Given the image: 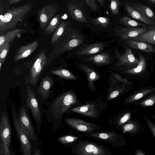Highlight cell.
Here are the masks:
<instances>
[{
    "label": "cell",
    "instance_id": "41",
    "mask_svg": "<svg viewBox=\"0 0 155 155\" xmlns=\"http://www.w3.org/2000/svg\"><path fill=\"white\" fill-rule=\"evenodd\" d=\"M130 112H127L123 114L118 121L119 125H122L130 120L131 118Z\"/></svg>",
    "mask_w": 155,
    "mask_h": 155
},
{
    "label": "cell",
    "instance_id": "37",
    "mask_svg": "<svg viewBox=\"0 0 155 155\" xmlns=\"http://www.w3.org/2000/svg\"><path fill=\"white\" fill-rule=\"evenodd\" d=\"M110 8L112 14L117 15L119 13V7L121 5L120 0H110Z\"/></svg>",
    "mask_w": 155,
    "mask_h": 155
},
{
    "label": "cell",
    "instance_id": "16",
    "mask_svg": "<svg viewBox=\"0 0 155 155\" xmlns=\"http://www.w3.org/2000/svg\"><path fill=\"white\" fill-rule=\"evenodd\" d=\"M38 44V41L36 40L25 45L20 46L16 51L14 61H17L29 56L37 48Z\"/></svg>",
    "mask_w": 155,
    "mask_h": 155
},
{
    "label": "cell",
    "instance_id": "24",
    "mask_svg": "<svg viewBox=\"0 0 155 155\" xmlns=\"http://www.w3.org/2000/svg\"><path fill=\"white\" fill-rule=\"evenodd\" d=\"M70 39L64 45L65 50L68 51L77 48L84 41L83 36L76 32L71 34Z\"/></svg>",
    "mask_w": 155,
    "mask_h": 155
},
{
    "label": "cell",
    "instance_id": "20",
    "mask_svg": "<svg viewBox=\"0 0 155 155\" xmlns=\"http://www.w3.org/2000/svg\"><path fill=\"white\" fill-rule=\"evenodd\" d=\"M125 43L129 47L132 48L141 50L148 53H155V49L150 44L130 39L125 40Z\"/></svg>",
    "mask_w": 155,
    "mask_h": 155
},
{
    "label": "cell",
    "instance_id": "4",
    "mask_svg": "<svg viewBox=\"0 0 155 155\" xmlns=\"http://www.w3.org/2000/svg\"><path fill=\"white\" fill-rule=\"evenodd\" d=\"M75 152L81 155H105L107 150L103 146L87 141H80L75 146Z\"/></svg>",
    "mask_w": 155,
    "mask_h": 155
},
{
    "label": "cell",
    "instance_id": "31",
    "mask_svg": "<svg viewBox=\"0 0 155 155\" xmlns=\"http://www.w3.org/2000/svg\"><path fill=\"white\" fill-rule=\"evenodd\" d=\"M119 21L122 25L128 27L137 28L140 26L143 27H148V25L136 21L127 16H124L120 18Z\"/></svg>",
    "mask_w": 155,
    "mask_h": 155
},
{
    "label": "cell",
    "instance_id": "25",
    "mask_svg": "<svg viewBox=\"0 0 155 155\" xmlns=\"http://www.w3.org/2000/svg\"><path fill=\"white\" fill-rule=\"evenodd\" d=\"M25 29L16 28L0 35V46L6 42H10L18 35L25 31Z\"/></svg>",
    "mask_w": 155,
    "mask_h": 155
},
{
    "label": "cell",
    "instance_id": "22",
    "mask_svg": "<svg viewBox=\"0 0 155 155\" xmlns=\"http://www.w3.org/2000/svg\"><path fill=\"white\" fill-rule=\"evenodd\" d=\"M124 133L128 132L132 135L140 133L141 130V125L140 122L136 119L130 120L122 125Z\"/></svg>",
    "mask_w": 155,
    "mask_h": 155
},
{
    "label": "cell",
    "instance_id": "39",
    "mask_svg": "<svg viewBox=\"0 0 155 155\" xmlns=\"http://www.w3.org/2000/svg\"><path fill=\"white\" fill-rule=\"evenodd\" d=\"M125 88L126 87L124 85L122 87L117 88L110 93L108 97V99L111 100L117 97L120 94L123 92Z\"/></svg>",
    "mask_w": 155,
    "mask_h": 155
},
{
    "label": "cell",
    "instance_id": "9",
    "mask_svg": "<svg viewBox=\"0 0 155 155\" xmlns=\"http://www.w3.org/2000/svg\"><path fill=\"white\" fill-rule=\"evenodd\" d=\"M66 123L76 130L82 132H90L100 129V127L82 120L74 118H67Z\"/></svg>",
    "mask_w": 155,
    "mask_h": 155
},
{
    "label": "cell",
    "instance_id": "3",
    "mask_svg": "<svg viewBox=\"0 0 155 155\" xmlns=\"http://www.w3.org/2000/svg\"><path fill=\"white\" fill-rule=\"evenodd\" d=\"M0 134V154L1 155H10L9 147L11 141V129L8 117L5 112H3L1 115Z\"/></svg>",
    "mask_w": 155,
    "mask_h": 155
},
{
    "label": "cell",
    "instance_id": "18",
    "mask_svg": "<svg viewBox=\"0 0 155 155\" xmlns=\"http://www.w3.org/2000/svg\"><path fill=\"white\" fill-rule=\"evenodd\" d=\"M86 135L103 140L115 146V143H117V140L120 141V138H123L121 135L113 132L93 133Z\"/></svg>",
    "mask_w": 155,
    "mask_h": 155
},
{
    "label": "cell",
    "instance_id": "19",
    "mask_svg": "<svg viewBox=\"0 0 155 155\" xmlns=\"http://www.w3.org/2000/svg\"><path fill=\"white\" fill-rule=\"evenodd\" d=\"M53 84V80L49 76H46L42 79L38 87V92L43 98L47 99L48 97Z\"/></svg>",
    "mask_w": 155,
    "mask_h": 155
},
{
    "label": "cell",
    "instance_id": "30",
    "mask_svg": "<svg viewBox=\"0 0 155 155\" xmlns=\"http://www.w3.org/2000/svg\"><path fill=\"white\" fill-rule=\"evenodd\" d=\"M61 18V16L60 14H57L53 17L45 29V35H50L55 31L60 25Z\"/></svg>",
    "mask_w": 155,
    "mask_h": 155
},
{
    "label": "cell",
    "instance_id": "15",
    "mask_svg": "<svg viewBox=\"0 0 155 155\" xmlns=\"http://www.w3.org/2000/svg\"><path fill=\"white\" fill-rule=\"evenodd\" d=\"M100 107L96 103L88 104L76 107L72 109L73 112L92 118L98 116L100 112Z\"/></svg>",
    "mask_w": 155,
    "mask_h": 155
},
{
    "label": "cell",
    "instance_id": "43",
    "mask_svg": "<svg viewBox=\"0 0 155 155\" xmlns=\"http://www.w3.org/2000/svg\"><path fill=\"white\" fill-rule=\"evenodd\" d=\"M114 77L118 81L123 82L124 84H128L130 81L127 79L123 78L120 75L116 73H113L112 74Z\"/></svg>",
    "mask_w": 155,
    "mask_h": 155
},
{
    "label": "cell",
    "instance_id": "32",
    "mask_svg": "<svg viewBox=\"0 0 155 155\" xmlns=\"http://www.w3.org/2000/svg\"><path fill=\"white\" fill-rule=\"evenodd\" d=\"M135 105H138L143 107L151 106L155 104V93L153 92L142 98L134 102Z\"/></svg>",
    "mask_w": 155,
    "mask_h": 155
},
{
    "label": "cell",
    "instance_id": "27",
    "mask_svg": "<svg viewBox=\"0 0 155 155\" xmlns=\"http://www.w3.org/2000/svg\"><path fill=\"white\" fill-rule=\"evenodd\" d=\"M81 68L85 73L87 78L88 85L91 89L94 88V81L99 79L98 74L93 70L89 67L81 65Z\"/></svg>",
    "mask_w": 155,
    "mask_h": 155
},
{
    "label": "cell",
    "instance_id": "6",
    "mask_svg": "<svg viewBox=\"0 0 155 155\" xmlns=\"http://www.w3.org/2000/svg\"><path fill=\"white\" fill-rule=\"evenodd\" d=\"M47 60L45 53L42 51L37 56L31 68L29 81L30 84L34 86L36 85L41 74L46 64Z\"/></svg>",
    "mask_w": 155,
    "mask_h": 155
},
{
    "label": "cell",
    "instance_id": "45",
    "mask_svg": "<svg viewBox=\"0 0 155 155\" xmlns=\"http://www.w3.org/2000/svg\"><path fill=\"white\" fill-rule=\"evenodd\" d=\"M134 154L135 155H145L146 154L142 150L137 149L135 150Z\"/></svg>",
    "mask_w": 155,
    "mask_h": 155
},
{
    "label": "cell",
    "instance_id": "48",
    "mask_svg": "<svg viewBox=\"0 0 155 155\" xmlns=\"http://www.w3.org/2000/svg\"><path fill=\"white\" fill-rule=\"evenodd\" d=\"M150 3L155 4V0H147Z\"/></svg>",
    "mask_w": 155,
    "mask_h": 155
},
{
    "label": "cell",
    "instance_id": "7",
    "mask_svg": "<svg viewBox=\"0 0 155 155\" xmlns=\"http://www.w3.org/2000/svg\"><path fill=\"white\" fill-rule=\"evenodd\" d=\"M26 101L27 106L29 108L34 120L37 124L41 123V117L39 105L35 92L28 85L26 89Z\"/></svg>",
    "mask_w": 155,
    "mask_h": 155
},
{
    "label": "cell",
    "instance_id": "26",
    "mask_svg": "<svg viewBox=\"0 0 155 155\" xmlns=\"http://www.w3.org/2000/svg\"><path fill=\"white\" fill-rule=\"evenodd\" d=\"M110 59L108 54L102 53L90 56L86 60L98 65H107L110 63Z\"/></svg>",
    "mask_w": 155,
    "mask_h": 155
},
{
    "label": "cell",
    "instance_id": "11",
    "mask_svg": "<svg viewBox=\"0 0 155 155\" xmlns=\"http://www.w3.org/2000/svg\"><path fill=\"white\" fill-rule=\"evenodd\" d=\"M18 119L22 129L28 137L33 140L36 139V137L34 129L24 106L22 107L20 110Z\"/></svg>",
    "mask_w": 155,
    "mask_h": 155
},
{
    "label": "cell",
    "instance_id": "44",
    "mask_svg": "<svg viewBox=\"0 0 155 155\" xmlns=\"http://www.w3.org/2000/svg\"><path fill=\"white\" fill-rule=\"evenodd\" d=\"M22 0H7L8 3L11 5L18 3Z\"/></svg>",
    "mask_w": 155,
    "mask_h": 155
},
{
    "label": "cell",
    "instance_id": "35",
    "mask_svg": "<svg viewBox=\"0 0 155 155\" xmlns=\"http://www.w3.org/2000/svg\"><path fill=\"white\" fill-rule=\"evenodd\" d=\"M92 24L104 28L108 27L110 23V19L107 17H99L91 19Z\"/></svg>",
    "mask_w": 155,
    "mask_h": 155
},
{
    "label": "cell",
    "instance_id": "12",
    "mask_svg": "<svg viewBox=\"0 0 155 155\" xmlns=\"http://www.w3.org/2000/svg\"><path fill=\"white\" fill-rule=\"evenodd\" d=\"M149 29V28L146 27H119L115 29V31L117 36L125 41L138 36Z\"/></svg>",
    "mask_w": 155,
    "mask_h": 155
},
{
    "label": "cell",
    "instance_id": "40",
    "mask_svg": "<svg viewBox=\"0 0 155 155\" xmlns=\"http://www.w3.org/2000/svg\"><path fill=\"white\" fill-rule=\"evenodd\" d=\"M142 116L148 126L153 136L155 138V124L145 115L143 114Z\"/></svg>",
    "mask_w": 155,
    "mask_h": 155
},
{
    "label": "cell",
    "instance_id": "38",
    "mask_svg": "<svg viewBox=\"0 0 155 155\" xmlns=\"http://www.w3.org/2000/svg\"><path fill=\"white\" fill-rule=\"evenodd\" d=\"M79 137L73 136H62L59 138L58 141L63 144L70 143L76 140Z\"/></svg>",
    "mask_w": 155,
    "mask_h": 155
},
{
    "label": "cell",
    "instance_id": "33",
    "mask_svg": "<svg viewBox=\"0 0 155 155\" xmlns=\"http://www.w3.org/2000/svg\"><path fill=\"white\" fill-rule=\"evenodd\" d=\"M67 26V21H64L58 26L52 36L51 43H54L57 41L62 35Z\"/></svg>",
    "mask_w": 155,
    "mask_h": 155
},
{
    "label": "cell",
    "instance_id": "13",
    "mask_svg": "<svg viewBox=\"0 0 155 155\" xmlns=\"http://www.w3.org/2000/svg\"><path fill=\"white\" fill-rule=\"evenodd\" d=\"M67 11L71 18L82 23L87 22L81 6L75 1H71L68 3Z\"/></svg>",
    "mask_w": 155,
    "mask_h": 155
},
{
    "label": "cell",
    "instance_id": "49",
    "mask_svg": "<svg viewBox=\"0 0 155 155\" xmlns=\"http://www.w3.org/2000/svg\"><path fill=\"white\" fill-rule=\"evenodd\" d=\"M151 116L152 119L155 121V113L152 114Z\"/></svg>",
    "mask_w": 155,
    "mask_h": 155
},
{
    "label": "cell",
    "instance_id": "42",
    "mask_svg": "<svg viewBox=\"0 0 155 155\" xmlns=\"http://www.w3.org/2000/svg\"><path fill=\"white\" fill-rule=\"evenodd\" d=\"M96 0H84L86 5L92 10L94 12L98 11Z\"/></svg>",
    "mask_w": 155,
    "mask_h": 155
},
{
    "label": "cell",
    "instance_id": "50",
    "mask_svg": "<svg viewBox=\"0 0 155 155\" xmlns=\"http://www.w3.org/2000/svg\"><path fill=\"white\" fill-rule=\"evenodd\" d=\"M3 63H4L3 62L1 61H0V70L2 69V68L3 65Z\"/></svg>",
    "mask_w": 155,
    "mask_h": 155
},
{
    "label": "cell",
    "instance_id": "10",
    "mask_svg": "<svg viewBox=\"0 0 155 155\" xmlns=\"http://www.w3.org/2000/svg\"><path fill=\"white\" fill-rule=\"evenodd\" d=\"M124 48L125 50L124 53L120 54L116 51L115 52L118 60L117 66H130L132 68L136 67L138 64L139 59L134 56L131 50L128 47L125 46Z\"/></svg>",
    "mask_w": 155,
    "mask_h": 155
},
{
    "label": "cell",
    "instance_id": "47",
    "mask_svg": "<svg viewBox=\"0 0 155 155\" xmlns=\"http://www.w3.org/2000/svg\"><path fill=\"white\" fill-rule=\"evenodd\" d=\"M97 0L102 6L104 5V0Z\"/></svg>",
    "mask_w": 155,
    "mask_h": 155
},
{
    "label": "cell",
    "instance_id": "5",
    "mask_svg": "<svg viewBox=\"0 0 155 155\" xmlns=\"http://www.w3.org/2000/svg\"><path fill=\"white\" fill-rule=\"evenodd\" d=\"M12 110L14 124L21 150L24 155H30L31 146L29 138L23 131L20 124L15 110V109Z\"/></svg>",
    "mask_w": 155,
    "mask_h": 155
},
{
    "label": "cell",
    "instance_id": "36",
    "mask_svg": "<svg viewBox=\"0 0 155 155\" xmlns=\"http://www.w3.org/2000/svg\"><path fill=\"white\" fill-rule=\"evenodd\" d=\"M10 48V42H6L0 46V61L4 63Z\"/></svg>",
    "mask_w": 155,
    "mask_h": 155
},
{
    "label": "cell",
    "instance_id": "23",
    "mask_svg": "<svg viewBox=\"0 0 155 155\" xmlns=\"http://www.w3.org/2000/svg\"><path fill=\"white\" fill-rule=\"evenodd\" d=\"M128 39L155 45V28L149 27V29L146 32L136 37Z\"/></svg>",
    "mask_w": 155,
    "mask_h": 155
},
{
    "label": "cell",
    "instance_id": "28",
    "mask_svg": "<svg viewBox=\"0 0 155 155\" xmlns=\"http://www.w3.org/2000/svg\"><path fill=\"white\" fill-rule=\"evenodd\" d=\"M139 61L137 66L135 68L125 70L124 72L127 73L138 74L145 71L146 68V61L145 57L140 54H139Z\"/></svg>",
    "mask_w": 155,
    "mask_h": 155
},
{
    "label": "cell",
    "instance_id": "46",
    "mask_svg": "<svg viewBox=\"0 0 155 155\" xmlns=\"http://www.w3.org/2000/svg\"><path fill=\"white\" fill-rule=\"evenodd\" d=\"M35 155H41L40 153V150H35V153L34 154Z\"/></svg>",
    "mask_w": 155,
    "mask_h": 155
},
{
    "label": "cell",
    "instance_id": "21",
    "mask_svg": "<svg viewBox=\"0 0 155 155\" xmlns=\"http://www.w3.org/2000/svg\"><path fill=\"white\" fill-rule=\"evenodd\" d=\"M105 45L102 43H97L87 45L80 49L76 52L78 55L92 54L101 51L104 48Z\"/></svg>",
    "mask_w": 155,
    "mask_h": 155
},
{
    "label": "cell",
    "instance_id": "29",
    "mask_svg": "<svg viewBox=\"0 0 155 155\" xmlns=\"http://www.w3.org/2000/svg\"><path fill=\"white\" fill-rule=\"evenodd\" d=\"M130 3L134 8L145 16L155 21V12L150 8L140 3Z\"/></svg>",
    "mask_w": 155,
    "mask_h": 155
},
{
    "label": "cell",
    "instance_id": "34",
    "mask_svg": "<svg viewBox=\"0 0 155 155\" xmlns=\"http://www.w3.org/2000/svg\"><path fill=\"white\" fill-rule=\"evenodd\" d=\"M52 74L62 78L71 80H77L75 76L68 70L64 69H56L51 71Z\"/></svg>",
    "mask_w": 155,
    "mask_h": 155
},
{
    "label": "cell",
    "instance_id": "14",
    "mask_svg": "<svg viewBox=\"0 0 155 155\" xmlns=\"http://www.w3.org/2000/svg\"><path fill=\"white\" fill-rule=\"evenodd\" d=\"M124 6L127 13L132 18L148 25H155V21L145 16L134 8L130 2L127 1H125Z\"/></svg>",
    "mask_w": 155,
    "mask_h": 155
},
{
    "label": "cell",
    "instance_id": "8",
    "mask_svg": "<svg viewBox=\"0 0 155 155\" xmlns=\"http://www.w3.org/2000/svg\"><path fill=\"white\" fill-rule=\"evenodd\" d=\"M58 6L54 4L46 5L38 12V19L41 29H45L46 26L54 16L58 10Z\"/></svg>",
    "mask_w": 155,
    "mask_h": 155
},
{
    "label": "cell",
    "instance_id": "17",
    "mask_svg": "<svg viewBox=\"0 0 155 155\" xmlns=\"http://www.w3.org/2000/svg\"><path fill=\"white\" fill-rule=\"evenodd\" d=\"M155 91V87H150L141 88L131 94L124 101V104H131L146 97Z\"/></svg>",
    "mask_w": 155,
    "mask_h": 155
},
{
    "label": "cell",
    "instance_id": "1",
    "mask_svg": "<svg viewBox=\"0 0 155 155\" xmlns=\"http://www.w3.org/2000/svg\"><path fill=\"white\" fill-rule=\"evenodd\" d=\"M33 7L31 4H26L9 9L0 17V34L16 28L21 23Z\"/></svg>",
    "mask_w": 155,
    "mask_h": 155
},
{
    "label": "cell",
    "instance_id": "2",
    "mask_svg": "<svg viewBox=\"0 0 155 155\" xmlns=\"http://www.w3.org/2000/svg\"><path fill=\"white\" fill-rule=\"evenodd\" d=\"M78 100L76 95L71 91L62 93L57 97L51 106L50 110L53 116L59 119Z\"/></svg>",
    "mask_w": 155,
    "mask_h": 155
}]
</instances>
